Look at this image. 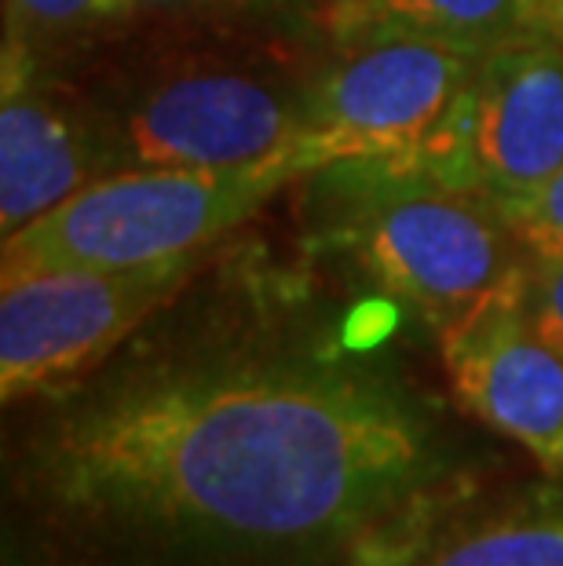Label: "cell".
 <instances>
[{
	"instance_id": "obj_8",
	"label": "cell",
	"mask_w": 563,
	"mask_h": 566,
	"mask_svg": "<svg viewBox=\"0 0 563 566\" xmlns=\"http://www.w3.org/2000/svg\"><path fill=\"white\" fill-rule=\"evenodd\" d=\"M469 165L476 187L505 216L563 165V41L531 38L479 52Z\"/></svg>"
},
{
	"instance_id": "obj_4",
	"label": "cell",
	"mask_w": 563,
	"mask_h": 566,
	"mask_svg": "<svg viewBox=\"0 0 563 566\" xmlns=\"http://www.w3.org/2000/svg\"><path fill=\"white\" fill-rule=\"evenodd\" d=\"M479 52L428 38L355 41L330 74L307 84L304 117L274 161L285 176L414 154L447 125Z\"/></svg>"
},
{
	"instance_id": "obj_6",
	"label": "cell",
	"mask_w": 563,
	"mask_h": 566,
	"mask_svg": "<svg viewBox=\"0 0 563 566\" xmlns=\"http://www.w3.org/2000/svg\"><path fill=\"white\" fill-rule=\"evenodd\" d=\"M190 271L154 268H48L8 271L0 285V395L27 399L81 377L139 329Z\"/></svg>"
},
{
	"instance_id": "obj_12",
	"label": "cell",
	"mask_w": 563,
	"mask_h": 566,
	"mask_svg": "<svg viewBox=\"0 0 563 566\" xmlns=\"http://www.w3.org/2000/svg\"><path fill=\"white\" fill-rule=\"evenodd\" d=\"M512 238L526 249V256H560L563 252V165L542 187L509 216Z\"/></svg>"
},
{
	"instance_id": "obj_5",
	"label": "cell",
	"mask_w": 563,
	"mask_h": 566,
	"mask_svg": "<svg viewBox=\"0 0 563 566\" xmlns=\"http://www.w3.org/2000/svg\"><path fill=\"white\" fill-rule=\"evenodd\" d=\"M307 88L234 66H176L132 84L103 117V147L117 165L253 168L285 150L301 128Z\"/></svg>"
},
{
	"instance_id": "obj_10",
	"label": "cell",
	"mask_w": 563,
	"mask_h": 566,
	"mask_svg": "<svg viewBox=\"0 0 563 566\" xmlns=\"http://www.w3.org/2000/svg\"><path fill=\"white\" fill-rule=\"evenodd\" d=\"M341 41L428 38L487 52L531 38L563 41V0H326Z\"/></svg>"
},
{
	"instance_id": "obj_1",
	"label": "cell",
	"mask_w": 563,
	"mask_h": 566,
	"mask_svg": "<svg viewBox=\"0 0 563 566\" xmlns=\"http://www.w3.org/2000/svg\"><path fill=\"white\" fill-rule=\"evenodd\" d=\"M59 520L150 556L301 563L337 552L436 475L406 395L347 369L217 363L143 373L30 446Z\"/></svg>"
},
{
	"instance_id": "obj_9",
	"label": "cell",
	"mask_w": 563,
	"mask_h": 566,
	"mask_svg": "<svg viewBox=\"0 0 563 566\" xmlns=\"http://www.w3.org/2000/svg\"><path fill=\"white\" fill-rule=\"evenodd\" d=\"M114 168L100 128L22 74L4 70L0 103V231L19 234Z\"/></svg>"
},
{
	"instance_id": "obj_7",
	"label": "cell",
	"mask_w": 563,
	"mask_h": 566,
	"mask_svg": "<svg viewBox=\"0 0 563 566\" xmlns=\"http://www.w3.org/2000/svg\"><path fill=\"white\" fill-rule=\"evenodd\" d=\"M439 336L458 402L545 472H563V355L526 318L523 274Z\"/></svg>"
},
{
	"instance_id": "obj_14",
	"label": "cell",
	"mask_w": 563,
	"mask_h": 566,
	"mask_svg": "<svg viewBox=\"0 0 563 566\" xmlns=\"http://www.w3.org/2000/svg\"><path fill=\"white\" fill-rule=\"evenodd\" d=\"M8 11L27 30H59L88 19L125 15L122 0H8Z\"/></svg>"
},
{
	"instance_id": "obj_3",
	"label": "cell",
	"mask_w": 563,
	"mask_h": 566,
	"mask_svg": "<svg viewBox=\"0 0 563 566\" xmlns=\"http://www.w3.org/2000/svg\"><path fill=\"white\" fill-rule=\"evenodd\" d=\"M285 179L290 176L274 158L223 172L161 165L114 168L4 238V274L195 260L249 220Z\"/></svg>"
},
{
	"instance_id": "obj_11",
	"label": "cell",
	"mask_w": 563,
	"mask_h": 566,
	"mask_svg": "<svg viewBox=\"0 0 563 566\" xmlns=\"http://www.w3.org/2000/svg\"><path fill=\"white\" fill-rule=\"evenodd\" d=\"M406 566H563V509L476 523L439 537Z\"/></svg>"
},
{
	"instance_id": "obj_15",
	"label": "cell",
	"mask_w": 563,
	"mask_h": 566,
	"mask_svg": "<svg viewBox=\"0 0 563 566\" xmlns=\"http://www.w3.org/2000/svg\"><path fill=\"white\" fill-rule=\"evenodd\" d=\"M296 4V0H122L125 11H165V8H190V11H274Z\"/></svg>"
},
{
	"instance_id": "obj_2",
	"label": "cell",
	"mask_w": 563,
	"mask_h": 566,
	"mask_svg": "<svg viewBox=\"0 0 563 566\" xmlns=\"http://www.w3.org/2000/svg\"><path fill=\"white\" fill-rule=\"evenodd\" d=\"M347 184L341 234L380 289L439 333L469 318L523 274L505 212L483 190L450 184L403 158L333 165Z\"/></svg>"
},
{
	"instance_id": "obj_13",
	"label": "cell",
	"mask_w": 563,
	"mask_h": 566,
	"mask_svg": "<svg viewBox=\"0 0 563 566\" xmlns=\"http://www.w3.org/2000/svg\"><path fill=\"white\" fill-rule=\"evenodd\" d=\"M523 311L534 333L563 355V252L531 256L523 268Z\"/></svg>"
}]
</instances>
